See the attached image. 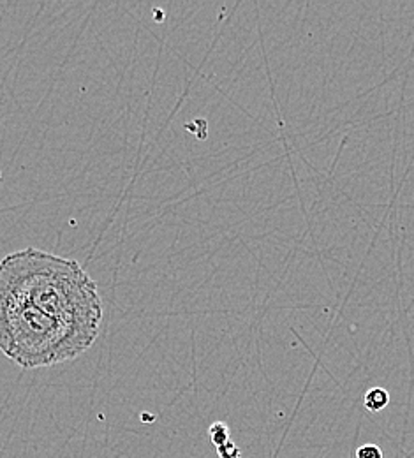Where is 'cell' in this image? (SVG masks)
Masks as SVG:
<instances>
[{"label":"cell","instance_id":"cell-1","mask_svg":"<svg viewBox=\"0 0 414 458\" xmlns=\"http://www.w3.org/2000/svg\"><path fill=\"white\" fill-rule=\"evenodd\" d=\"M0 291L87 334H99L97 284L74 259L32 247L11 252L0 261Z\"/></svg>","mask_w":414,"mask_h":458},{"label":"cell","instance_id":"cell-3","mask_svg":"<svg viewBox=\"0 0 414 458\" xmlns=\"http://www.w3.org/2000/svg\"><path fill=\"white\" fill-rule=\"evenodd\" d=\"M208 436L212 439V445L217 450L219 458H241L237 445L232 441L230 427L224 421H215L208 428Z\"/></svg>","mask_w":414,"mask_h":458},{"label":"cell","instance_id":"cell-2","mask_svg":"<svg viewBox=\"0 0 414 458\" xmlns=\"http://www.w3.org/2000/svg\"><path fill=\"white\" fill-rule=\"evenodd\" d=\"M96 335L59 321L0 291V351L23 369L74 360Z\"/></svg>","mask_w":414,"mask_h":458},{"label":"cell","instance_id":"cell-5","mask_svg":"<svg viewBox=\"0 0 414 458\" xmlns=\"http://www.w3.org/2000/svg\"><path fill=\"white\" fill-rule=\"evenodd\" d=\"M356 458H384L383 450L376 445H363L356 450Z\"/></svg>","mask_w":414,"mask_h":458},{"label":"cell","instance_id":"cell-4","mask_svg":"<svg viewBox=\"0 0 414 458\" xmlns=\"http://www.w3.org/2000/svg\"><path fill=\"white\" fill-rule=\"evenodd\" d=\"M365 409L370 412H381L390 403V394L384 388H372L365 394Z\"/></svg>","mask_w":414,"mask_h":458}]
</instances>
